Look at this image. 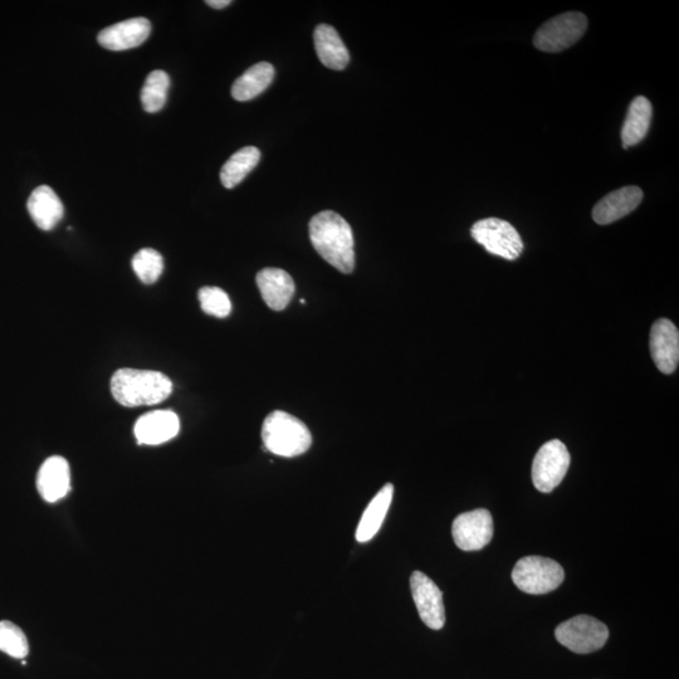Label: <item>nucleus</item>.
I'll use <instances>...</instances> for the list:
<instances>
[{
  "label": "nucleus",
  "mask_w": 679,
  "mask_h": 679,
  "mask_svg": "<svg viewBox=\"0 0 679 679\" xmlns=\"http://www.w3.org/2000/svg\"><path fill=\"white\" fill-rule=\"evenodd\" d=\"M309 231L312 246L327 263L343 273L354 271L353 229L343 217L325 210L311 219Z\"/></svg>",
  "instance_id": "f257e3e1"
},
{
  "label": "nucleus",
  "mask_w": 679,
  "mask_h": 679,
  "mask_svg": "<svg viewBox=\"0 0 679 679\" xmlns=\"http://www.w3.org/2000/svg\"><path fill=\"white\" fill-rule=\"evenodd\" d=\"M172 392V380L159 371L120 369L111 379L112 397L126 408L159 404Z\"/></svg>",
  "instance_id": "f03ea898"
},
{
  "label": "nucleus",
  "mask_w": 679,
  "mask_h": 679,
  "mask_svg": "<svg viewBox=\"0 0 679 679\" xmlns=\"http://www.w3.org/2000/svg\"><path fill=\"white\" fill-rule=\"evenodd\" d=\"M263 444L276 456L292 458L309 451L312 444L310 429L304 422L286 412H273L262 427Z\"/></svg>",
  "instance_id": "7ed1b4c3"
},
{
  "label": "nucleus",
  "mask_w": 679,
  "mask_h": 679,
  "mask_svg": "<svg viewBox=\"0 0 679 679\" xmlns=\"http://www.w3.org/2000/svg\"><path fill=\"white\" fill-rule=\"evenodd\" d=\"M565 571L558 561L542 556H526L517 561L512 580L521 591L531 595L549 594L564 583Z\"/></svg>",
  "instance_id": "20e7f679"
},
{
  "label": "nucleus",
  "mask_w": 679,
  "mask_h": 679,
  "mask_svg": "<svg viewBox=\"0 0 679 679\" xmlns=\"http://www.w3.org/2000/svg\"><path fill=\"white\" fill-rule=\"evenodd\" d=\"M555 637L561 646L578 654H589L599 651L609 638L607 625L590 615L566 620L555 630Z\"/></svg>",
  "instance_id": "39448f33"
},
{
  "label": "nucleus",
  "mask_w": 679,
  "mask_h": 679,
  "mask_svg": "<svg viewBox=\"0 0 679 679\" xmlns=\"http://www.w3.org/2000/svg\"><path fill=\"white\" fill-rule=\"evenodd\" d=\"M588 28V18L583 13L569 12L551 18L537 29L534 45L537 50L558 53L574 46Z\"/></svg>",
  "instance_id": "423d86ee"
},
{
  "label": "nucleus",
  "mask_w": 679,
  "mask_h": 679,
  "mask_svg": "<svg viewBox=\"0 0 679 679\" xmlns=\"http://www.w3.org/2000/svg\"><path fill=\"white\" fill-rule=\"evenodd\" d=\"M472 237L487 252L507 261H515L524 252V242L510 223L498 218H487L473 224Z\"/></svg>",
  "instance_id": "0eeeda50"
},
{
  "label": "nucleus",
  "mask_w": 679,
  "mask_h": 679,
  "mask_svg": "<svg viewBox=\"0 0 679 679\" xmlns=\"http://www.w3.org/2000/svg\"><path fill=\"white\" fill-rule=\"evenodd\" d=\"M570 453L559 439L547 442L532 462V482L536 490L550 493L563 482L570 467Z\"/></svg>",
  "instance_id": "6e6552de"
},
{
  "label": "nucleus",
  "mask_w": 679,
  "mask_h": 679,
  "mask_svg": "<svg viewBox=\"0 0 679 679\" xmlns=\"http://www.w3.org/2000/svg\"><path fill=\"white\" fill-rule=\"evenodd\" d=\"M454 542L463 551L482 550L493 537V519L486 508H478L456 517L452 525Z\"/></svg>",
  "instance_id": "1a4fd4ad"
},
{
  "label": "nucleus",
  "mask_w": 679,
  "mask_h": 679,
  "mask_svg": "<svg viewBox=\"0 0 679 679\" xmlns=\"http://www.w3.org/2000/svg\"><path fill=\"white\" fill-rule=\"evenodd\" d=\"M410 589L422 622L433 630L442 629L446 624V609L441 589L422 571H414L410 576Z\"/></svg>",
  "instance_id": "9d476101"
},
{
  "label": "nucleus",
  "mask_w": 679,
  "mask_h": 679,
  "mask_svg": "<svg viewBox=\"0 0 679 679\" xmlns=\"http://www.w3.org/2000/svg\"><path fill=\"white\" fill-rule=\"evenodd\" d=\"M649 345L659 371L663 374L674 373L679 361V332L676 325L668 319L654 322Z\"/></svg>",
  "instance_id": "9b49d317"
},
{
  "label": "nucleus",
  "mask_w": 679,
  "mask_h": 679,
  "mask_svg": "<svg viewBox=\"0 0 679 679\" xmlns=\"http://www.w3.org/2000/svg\"><path fill=\"white\" fill-rule=\"evenodd\" d=\"M180 422L172 410H155L144 414L135 424L134 433L139 444L159 446L178 436Z\"/></svg>",
  "instance_id": "f8f14e48"
},
{
  "label": "nucleus",
  "mask_w": 679,
  "mask_h": 679,
  "mask_svg": "<svg viewBox=\"0 0 679 679\" xmlns=\"http://www.w3.org/2000/svg\"><path fill=\"white\" fill-rule=\"evenodd\" d=\"M151 23L146 18H133L107 27L100 32L97 41L106 50L126 51L143 45L149 38Z\"/></svg>",
  "instance_id": "ddd939ff"
},
{
  "label": "nucleus",
  "mask_w": 679,
  "mask_h": 679,
  "mask_svg": "<svg viewBox=\"0 0 679 679\" xmlns=\"http://www.w3.org/2000/svg\"><path fill=\"white\" fill-rule=\"evenodd\" d=\"M643 192L639 187L629 185L605 195L593 209V219L600 226L619 221L634 212L642 203Z\"/></svg>",
  "instance_id": "4468645a"
},
{
  "label": "nucleus",
  "mask_w": 679,
  "mask_h": 679,
  "mask_svg": "<svg viewBox=\"0 0 679 679\" xmlns=\"http://www.w3.org/2000/svg\"><path fill=\"white\" fill-rule=\"evenodd\" d=\"M37 488L43 500L50 503L67 496L71 490V470L65 458L55 456L46 459L39 468Z\"/></svg>",
  "instance_id": "2eb2a0df"
},
{
  "label": "nucleus",
  "mask_w": 679,
  "mask_h": 679,
  "mask_svg": "<svg viewBox=\"0 0 679 679\" xmlns=\"http://www.w3.org/2000/svg\"><path fill=\"white\" fill-rule=\"evenodd\" d=\"M256 280L263 300L272 310H285L295 295V282L281 268H265L258 273Z\"/></svg>",
  "instance_id": "dca6fc26"
},
{
  "label": "nucleus",
  "mask_w": 679,
  "mask_h": 679,
  "mask_svg": "<svg viewBox=\"0 0 679 679\" xmlns=\"http://www.w3.org/2000/svg\"><path fill=\"white\" fill-rule=\"evenodd\" d=\"M27 208L33 222L43 231L55 228L65 214L61 199L48 185H41L33 190Z\"/></svg>",
  "instance_id": "f3484780"
},
{
  "label": "nucleus",
  "mask_w": 679,
  "mask_h": 679,
  "mask_svg": "<svg viewBox=\"0 0 679 679\" xmlns=\"http://www.w3.org/2000/svg\"><path fill=\"white\" fill-rule=\"evenodd\" d=\"M317 57L330 70L341 71L349 65L350 55L336 29L327 24L317 26L314 33Z\"/></svg>",
  "instance_id": "a211bd4d"
},
{
  "label": "nucleus",
  "mask_w": 679,
  "mask_h": 679,
  "mask_svg": "<svg viewBox=\"0 0 679 679\" xmlns=\"http://www.w3.org/2000/svg\"><path fill=\"white\" fill-rule=\"evenodd\" d=\"M393 495L394 486L392 483H387L381 488L378 495L371 500L363 516H361L358 530H356V540L368 542L378 534L385 517H387L390 505H392Z\"/></svg>",
  "instance_id": "6ab92c4d"
},
{
  "label": "nucleus",
  "mask_w": 679,
  "mask_h": 679,
  "mask_svg": "<svg viewBox=\"0 0 679 679\" xmlns=\"http://www.w3.org/2000/svg\"><path fill=\"white\" fill-rule=\"evenodd\" d=\"M653 107L651 101L644 96L635 97L629 106L627 119L622 129V141L625 149L637 145L646 138L651 127Z\"/></svg>",
  "instance_id": "aec40b11"
},
{
  "label": "nucleus",
  "mask_w": 679,
  "mask_h": 679,
  "mask_svg": "<svg viewBox=\"0 0 679 679\" xmlns=\"http://www.w3.org/2000/svg\"><path fill=\"white\" fill-rule=\"evenodd\" d=\"M273 78H275V68L271 63H257L234 82L232 96L234 100L242 102L256 99L270 87Z\"/></svg>",
  "instance_id": "412c9836"
},
{
  "label": "nucleus",
  "mask_w": 679,
  "mask_h": 679,
  "mask_svg": "<svg viewBox=\"0 0 679 679\" xmlns=\"http://www.w3.org/2000/svg\"><path fill=\"white\" fill-rule=\"evenodd\" d=\"M260 160L261 151L254 146H246L237 151L222 168L221 180L224 187L227 189L237 187L256 168Z\"/></svg>",
  "instance_id": "4be33fe9"
},
{
  "label": "nucleus",
  "mask_w": 679,
  "mask_h": 679,
  "mask_svg": "<svg viewBox=\"0 0 679 679\" xmlns=\"http://www.w3.org/2000/svg\"><path fill=\"white\" fill-rule=\"evenodd\" d=\"M170 86V78L168 73L164 71L151 72L146 78L143 90H141V102L143 107L149 114L159 112L166 104L168 99V91Z\"/></svg>",
  "instance_id": "5701e85b"
},
{
  "label": "nucleus",
  "mask_w": 679,
  "mask_h": 679,
  "mask_svg": "<svg viewBox=\"0 0 679 679\" xmlns=\"http://www.w3.org/2000/svg\"><path fill=\"white\" fill-rule=\"evenodd\" d=\"M133 268L145 285H153L164 271L163 256L153 248L141 249L133 258Z\"/></svg>",
  "instance_id": "b1692460"
},
{
  "label": "nucleus",
  "mask_w": 679,
  "mask_h": 679,
  "mask_svg": "<svg viewBox=\"0 0 679 679\" xmlns=\"http://www.w3.org/2000/svg\"><path fill=\"white\" fill-rule=\"evenodd\" d=\"M0 651L17 659L26 658L29 653L26 634L18 625L8 620L0 622Z\"/></svg>",
  "instance_id": "393cba45"
},
{
  "label": "nucleus",
  "mask_w": 679,
  "mask_h": 679,
  "mask_svg": "<svg viewBox=\"0 0 679 679\" xmlns=\"http://www.w3.org/2000/svg\"><path fill=\"white\" fill-rule=\"evenodd\" d=\"M199 301L205 314L219 317V319H223V317L231 314L232 302L222 288L203 287L199 291Z\"/></svg>",
  "instance_id": "a878e982"
},
{
  "label": "nucleus",
  "mask_w": 679,
  "mask_h": 679,
  "mask_svg": "<svg viewBox=\"0 0 679 679\" xmlns=\"http://www.w3.org/2000/svg\"><path fill=\"white\" fill-rule=\"evenodd\" d=\"M207 4L214 9H223L231 6L232 2L231 0H208Z\"/></svg>",
  "instance_id": "bb28decb"
}]
</instances>
